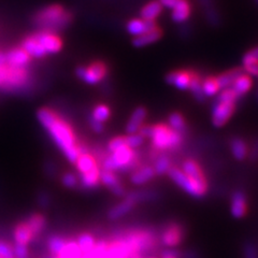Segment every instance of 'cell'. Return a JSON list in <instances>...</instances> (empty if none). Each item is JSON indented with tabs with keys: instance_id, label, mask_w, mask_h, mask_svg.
<instances>
[{
	"instance_id": "10",
	"label": "cell",
	"mask_w": 258,
	"mask_h": 258,
	"mask_svg": "<svg viewBox=\"0 0 258 258\" xmlns=\"http://www.w3.org/2000/svg\"><path fill=\"white\" fill-rule=\"evenodd\" d=\"M8 63L15 67H26L30 61V56L23 47H15L5 54Z\"/></svg>"
},
{
	"instance_id": "47",
	"label": "cell",
	"mask_w": 258,
	"mask_h": 258,
	"mask_svg": "<svg viewBox=\"0 0 258 258\" xmlns=\"http://www.w3.org/2000/svg\"><path fill=\"white\" fill-rule=\"evenodd\" d=\"M248 54L252 56V57H254L255 59H257L258 60V46L257 47H255V48H253L252 51H249L248 52Z\"/></svg>"
},
{
	"instance_id": "14",
	"label": "cell",
	"mask_w": 258,
	"mask_h": 258,
	"mask_svg": "<svg viewBox=\"0 0 258 258\" xmlns=\"http://www.w3.org/2000/svg\"><path fill=\"white\" fill-rule=\"evenodd\" d=\"M100 181L106 185L107 187H109L112 192L114 194V195L118 196V197H122L125 195V189L124 187L120 185L117 176L111 172V171H102L100 172Z\"/></svg>"
},
{
	"instance_id": "6",
	"label": "cell",
	"mask_w": 258,
	"mask_h": 258,
	"mask_svg": "<svg viewBox=\"0 0 258 258\" xmlns=\"http://www.w3.org/2000/svg\"><path fill=\"white\" fill-rule=\"evenodd\" d=\"M170 179L181 188H183L187 194L192 197H203L207 191V185L200 184L196 181H194L185 174L181 169L171 167L168 171Z\"/></svg>"
},
{
	"instance_id": "46",
	"label": "cell",
	"mask_w": 258,
	"mask_h": 258,
	"mask_svg": "<svg viewBox=\"0 0 258 258\" xmlns=\"http://www.w3.org/2000/svg\"><path fill=\"white\" fill-rule=\"evenodd\" d=\"M179 2H180V0H159V4L161 6L168 8V9H173V8L176 6V4Z\"/></svg>"
},
{
	"instance_id": "21",
	"label": "cell",
	"mask_w": 258,
	"mask_h": 258,
	"mask_svg": "<svg viewBox=\"0 0 258 258\" xmlns=\"http://www.w3.org/2000/svg\"><path fill=\"white\" fill-rule=\"evenodd\" d=\"M251 85H252L251 78H249L247 75L242 74L235 80V82L232 83L230 88L233 92H235L237 97H240L242 95L246 94L249 91Z\"/></svg>"
},
{
	"instance_id": "8",
	"label": "cell",
	"mask_w": 258,
	"mask_h": 258,
	"mask_svg": "<svg viewBox=\"0 0 258 258\" xmlns=\"http://www.w3.org/2000/svg\"><path fill=\"white\" fill-rule=\"evenodd\" d=\"M38 43L43 48L45 54H55L61 50V39L54 31L42 30L34 35Z\"/></svg>"
},
{
	"instance_id": "35",
	"label": "cell",
	"mask_w": 258,
	"mask_h": 258,
	"mask_svg": "<svg viewBox=\"0 0 258 258\" xmlns=\"http://www.w3.org/2000/svg\"><path fill=\"white\" fill-rule=\"evenodd\" d=\"M189 88L191 93L195 96V98L198 101H204L205 100V94L203 92V86H201V82L198 77H196L195 75L191 76L190 79V84H189Z\"/></svg>"
},
{
	"instance_id": "24",
	"label": "cell",
	"mask_w": 258,
	"mask_h": 258,
	"mask_svg": "<svg viewBox=\"0 0 258 258\" xmlns=\"http://www.w3.org/2000/svg\"><path fill=\"white\" fill-rule=\"evenodd\" d=\"M242 75V71L240 69H233L230 71L222 74L220 77L216 78V82L219 84L220 90H226V88L231 87L232 83L235 82V80Z\"/></svg>"
},
{
	"instance_id": "28",
	"label": "cell",
	"mask_w": 258,
	"mask_h": 258,
	"mask_svg": "<svg viewBox=\"0 0 258 258\" xmlns=\"http://www.w3.org/2000/svg\"><path fill=\"white\" fill-rule=\"evenodd\" d=\"M230 148H231L232 155L235 156L236 159L242 160V159H244L246 157V155H247V147H246L245 142L242 140V139H239V138L233 139L231 141Z\"/></svg>"
},
{
	"instance_id": "19",
	"label": "cell",
	"mask_w": 258,
	"mask_h": 258,
	"mask_svg": "<svg viewBox=\"0 0 258 258\" xmlns=\"http://www.w3.org/2000/svg\"><path fill=\"white\" fill-rule=\"evenodd\" d=\"M155 174L156 173L154 171V168L143 167L132 174L131 181L135 185H143L145 183H148L149 181H151L153 177L155 176Z\"/></svg>"
},
{
	"instance_id": "39",
	"label": "cell",
	"mask_w": 258,
	"mask_h": 258,
	"mask_svg": "<svg viewBox=\"0 0 258 258\" xmlns=\"http://www.w3.org/2000/svg\"><path fill=\"white\" fill-rule=\"evenodd\" d=\"M237 95L235 94V92H233L231 88H226V90H223L222 93L219 95V97H217V100L219 101H222V102H232L235 103V101L237 100Z\"/></svg>"
},
{
	"instance_id": "2",
	"label": "cell",
	"mask_w": 258,
	"mask_h": 258,
	"mask_svg": "<svg viewBox=\"0 0 258 258\" xmlns=\"http://www.w3.org/2000/svg\"><path fill=\"white\" fill-rule=\"evenodd\" d=\"M71 21V15L61 6L52 5L39 11L35 22L42 30L54 31L67 26Z\"/></svg>"
},
{
	"instance_id": "43",
	"label": "cell",
	"mask_w": 258,
	"mask_h": 258,
	"mask_svg": "<svg viewBox=\"0 0 258 258\" xmlns=\"http://www.w3.org/2000/svg\"><path fill=\"white\" fill-rule=\"evenodd\" d=\"M0 258H14L13 248L4 241H0Z\"/></svg>"
},
{
	"instance_id": "29",
	"label": "cell",
	"mask_w": 258,
	"mask_h": 258,
	"mask_svg": "<svg viewBox=\"0 0 258 258\" xmlns=\"http://www.w3.org/2000/svg\"><path fill=\"white\" fill-rule=\"evenodd\" d=\"M77 244L80 248V251L82 252V254L85 255L87 253H90L92 249L95 247L96 242H95V239H94L93 236L88 235V233H83V235H81L78 238Z\"/></svg>"
},
{
	"instance_id": "31",
	"label": "cell",
	"mask_w": 258,
	"mask_h": 258,
	"mask_svg": "<svg viewBox=\"0 0 258 258\" xmlns=\"http://www.w3.org/2000/svg\"><path fill=\"white\" fill-rule=\"evenodd\" d=\"M169 125H170V128L172 131L181 135L186 131V123H185V119L180 113L175 112L169 116Z\"/></svg>"
},
{
	"instance_id": "45",
	"label": "cell",
	"mask_w": 258,
	"mask_h": 258,
	"mask_svg": "<svg viewBox=\"0 0 258 258\" xmlns=\"http://www.w3.org/2000/svg\"><path fill=\"white\" fill-rule=\"evenodd\" d=\"M90 125L93 131L97 134H100L103 132V123L98 122V120H95L94 118H90Z\"/></svg>"
},
{
	"instance_id": "37",
	"label": "cell",
	"mask_w": 258,
	"mask_h": 258,
	"mask_svg": "<svg viewBox=\"0 0 258 258\" xmlns=\"http://www.w3.org/2000/svg\"><path fill=\"white\" fill-rule=\"evenodd\" d=\"M26 224L29 227L30 231L32 232V235L35 236V235H38V233L42 230L44 226V219L41 215H34L30 217Z\"/></svg>"
},
{
	"instance_id": "40",
	"label": "cell",
	"mask_w": 258,
	"mask_h": 258,
	"mask_svg": "<svg viewBox=\"0 0 258 258\" xmlns=\"http://www.w3.org/2000/svg\"><path fill=\"white\" fill-rule=\"evenodd\" d=\"M125 145H126L125 137H115V138H113L108 143V150H109L110 153H113V152H115L116 150L125 147Z\"/></svg>"
},
{
	"instance_id": "27",
	"label": "cell",
	"mask_w": 258,
	"mask_h": 258,
	"mask_svg": "<svg viewBox=\"0 0 258 258\" xmlns=\"http://www.w3.org/2000/svg\"><path fill=\"white\" fill-rule=\"evenodd\" d=\"M13 236H14L15 243L25 244V245H27L31 241L32 237H34V235H32V232L30 231L29 227L27 226V224L19 225L14 230Z\"/></svg>"
},
{
	"instance_id": "20",
	"label": "cell",
	"mask_w": 258,
	"mask_h": 258,
	"mask_svg": "<svg viewBox=\"0 0 258 258\" xmlns=\"http://www.w3.org/2000/svg\"><path fill=\"white\" fill-rule=\"evenodd\" d=\"M182 240L181 228L177 226H170L167 228L163 235V243L167 246H175Z\"/></svg>"
},
{
	"instance_id": "17",
	"label": "cell",
	"mask_w": 258,
	"mask_h": 258,
	"mask_svg": "<svg viewBox=\"0 0 258 258\" xmlns=\"http://www.w3.org/2000/svg\"><path fill=\"white\" fill-rule=\"evenodd\" d=\"M136 203L134 200H132L129 197H127L124 201H122V203L116 205L114 208H112L109 213H108V216L110 220H118L120 219V217L124 216L125 214H127L128 212H131L133 208L135 207Z\"/></svg>"
},
{
	"instance_id": "9",
	"label": "cell",
	"mask_w": 258,
	"mask_h": 258,
	"mask_svg": "<svg viewBox=\"0 0 258 258\" xmlns=\"http://www.w3.org/2000/svg\"><path fill=\"white\" fill-rule=\"evenodd\" d=\"M235 111V103L216 100L212 108V122L215 127H223Z\"/></svg>"
},
{
	"instance_id": "26",
	"label": "cell",
	"mask_w": 258,
	"mask_h": 258,
	"mask_svg": "<svg viewBox=\"0 0 258 258\" xmlns=\"http://www.w3.org/2000/svg\"><path fill=\"white\" fill-rule=\"evenodd\" d=\"M100 181V171L98 168L94 169V170L86 172V173H80V182L82 186L85 188H93L98 185Z\"/></svg>"
},
{
	"instance_id": "3",
	"label": "cell",
	"mask_w": 258,
	"mask_h": 258,
	"mask_svg": "<svg viewBox=\"0 0 258 258\" xmlns=\"http://www.w3.org/2000/svg\"><path fill=\"white\" fill-rule=\"evenodd\" d=\"M28 72L26 67H15L8 63L5 53H0V87L16 90L27 83Z\"/></svg>"
},
{
	"instance_id": "1",
	"label": "cell",
	"mask_w": 258,
	"mask_h": 258,
	"mask_svg": "<svg viewBox=\"0 0 258 258\" xmlns=\"http://www.w3.org/2000/svg\"><path fill=\"white\" fill-rule=\"evenodd\" d=\"M39 123L51 136L63 156L71 164H76L80 156V148L78 147L76 137L71 127L58 117L54 111L47 108H41L37 112Z\"/></svg>"
},
{
	"instance_id": "48",
	"label": "cell",
	"mask_w": 258,
	"mask_h": 258,
	"mask_svg": "<svg viewBox=\"0 0 258 258\" xmlns=\"http://www.w3.org/2000/svg\"><path fill=\"white\" fill-rule=\"evenodd\" d=\"M163 258H175L173 256H163Z\"/></svg>"
},
{
	"instance_id": "7",
	"label": "cell",
	"mask_w": 258,
	"mask_h": 258,
	"mask_svg": "<svg viewBox=\"0 0 258 258\" xmlns=\"http://www.w3.org/2000/svg\"><path fill=\"white\" fill-rule=\"evenodd\" d=\"M107 66L101 61H96L87 67H79L77 69L78 77L87 84H97L107 76Z\"/></svg>"
},
{
	"instance_id": "41",
	"label": "cell",
	"mask_w": 258,
	"mask_h": 258,
	"mask_svg": "<svg viewBox=\"0 0 258 258\" xmlns=\"http://www.w3.org/2000/svg\"><path fill=\"white\" fill-rule=\"evenodd\" d=\"M61 182L67 188H75L78 184V177L74 173L68 172L62 175Z\"/></svg>"
},
{
	"instance_id": "44",
	"label": "cell",
	"mask_w": 258,
	"mask_h": 258,
	"mask_svg": "<svg viewBox=\"0 0 258 258\" xmlns=\"http://www.w3.org/2000/svg\"><path fill=\"white\" fill-rule=\"evenodd\" d=\"M244 257L245 258H258V253L257 249L253 244H247L245 246V251H244Z\"/></svg>"
},
{
	"instance_id": "30",
	"label": "cell",
	"mask_w": 258,
	"mask_h": 258,
	"mask_svg": "<svg viewBox=\"0 0 258 258\" xmlns=\"http://www.w3.org/2000/svg\"><path fill=\"white\" fill-rule=\"evenodd\" d=\"M67 244V241L59 236H53L47 242V247L50 252L55 256H59L63 251L64 246Z\"/></svg>"
},
{
	"instance_id": "12",
	"label": "cell",
	"mask_w": 258,
	"mask_h": 258,
	"mask_svg": "<svg viewBox=\"0 0 258 258\" xmlns=\"http://www.w3.org/2000/svg\"><path fill=\"white\" fill-rule=\"evenodd\" d=\"M181 170L185 174H186L189 179L196 181L200 184L207 185V181H206V177L204 175V172H203V170H201V168L199 167V165L196 163V161H194L191 159L184 161Z\"/></svg>"
},
{
	"instance_id": "4",
	"label": "cell",
	"mask_w": 258,
	"mask_h": 258,
	"mask_svg": "<svg viewBox=\"0 0 258 258\" xmlns=\"http://www.w3.org/2000/svg\"><path fill=\"white\" fill-rule=\"evenodd\" d=\"M151 139L153 145H154L156 149H172L179 147L181 144L182 135L172 131L170 127L159 124L155 125L154 128H153Z\"/></svg>"
},
{
	"instance_id": "32",
	"label": "cell",
	"mask_w": 258,
	"mask_h": 258,
	"mask_svg": "<svg viewBox=\"0 0 258 258\" xmlns=\"http://www.w3.org/2000/svg\"><path fill=\"white\" fill-rule=\"evenodd\" d=\"M171 168L170 159L166 155H160L156 158L154 164V171L158 175H163L165 173H168L169 169Z\"/></svg>"
},
{
	"instance_id": "18",
	"label": "cell",
	"mask_w": 258,
	"mask_h": 258,
	"mask_svg": "<svg viewBox=\"0 0 258 258\" xmlns=\"http://www.w3.org/2000/svg\"><path fill=\"white\" fill-rule=\"evenodd\" d=\"M77 169L80 173H86L90 172L94 169L98 168L96 164V159L93 155L88 154L86 152H81V154L77 160Z\"/></svg>"
},
{
	"instance_id": "25",
	"label": "cell",
	"mask_w": 258,
	"mask_h": 258,
	"mask_svg": "<svg viewBox=\"0 0 258 258\" xmlns=\"http://www.w3.org/2000/svg\"><path fill=\"white\" fill-rule=\"evenodd\" d=\"M161 9H163V6L159 4V2H152L143 7V9L141 10V18L145 21L155 22L156 18H158L161 13Z\"/></svg>"
},
{
	"instance_id": "5",
	"label": "cell",
	"mask_w": 258,
	"mask_h": 258,
	"mask_svg": "<svg viewBox=\"0 0 258 258\" xmlns=\"http://www.w3.org/2000/svg\"><path fill=\"white\" fill-rule=\"evenodd\" d=\"M135 159V153L127 145L111 153V155L104 158L102 163V168L104 171L114 172L119 169L126 170L132 166Z\"/></svg>"
},
{
	"instance_id": "13",
	"label": "cell",
	"mask_w": 258,
	"mask_h": 258,
	"mask_svg": "<svg viewBox=\"0 0 258 258\" xmlns=\"http://www.w3.org/2000/svg\"><path fill=\"white\" fill-rule=\"evenodd\" d=\"M191 76V74L186 71H174L171 72V74H169L166 80L169 84L175 86L176 88H179V90L184 91L189 88Z\"/></svg>"
},
{
	"instance_id": "22",
	"label": "cell",
	"mask_w": 258,
	"mask_h": 258,
	"mask_svg": "<svg viewBox=\"0 0 258 258\" xmlns=\"http://www.w3.org/2000/svg\"><path fill=\"white\" fill-rule=\"evenodd\" d=\"M160 37H161L160 30L155 28V29H153L151 31L145 32V34H142L138 37H136L135 40H134V44L136 46H138V47L147 46L149 44H152V43L158 41Z\"/></svg>"
},
{
	"instance_id": "23",
	"label": "cell",
	"mask_w": 258,
	"mask_h": 258,
	"mask_svg": "<svg viewBox=\"0 0 258 258\" xmlns=\"http://www.w3.org/2000/svg\"><path fill=\"white\" fill-rule=\"evenodd\" d=\"M190 13V7L186 0H180L172 9V19L174 22L182 23L188 19Z\"/></svg>"
},
{
	"instance_id": "16",
	"label": "cell",
	"mask_w": 258,
	"mask_h": 258,
	"mask_svg": "<svg viewBox=\"0 0 258 258\" xmlns=\"http://www.w3.org/2000/svg\"><path fill=\"white\" fill-rule=\"evenodd\" d=\"M231 213L236 219H241L246 213V197L242 191L233 192L231 198Z\"/></svg>"
},
{
	"instance_id": "15",
	"label": "cell",
	"mask_w": 258,
	"mask_h": 258,
	"mask_svg": "<svg viewBox=\"0 0 258 258\" xmlns=\"http://www.w3.org/2000/svg\"><path fill=\"white\" fill-rule=\"evenodd\" d=\"M156 28L154 21H145V20H132L127 24V30L135 37H138L145 32L151 31Z\"/></svg>"
},
{
	"instance_id": "33",
	"label": "cell",
	"mask_w": 258,
	"mask_h": 258,
	"mask_svg": "<svg viewBox=\"0 0 258 258\" xmlns=\"http://www.w3.org/2000/svg\"><path fill=\"white\" fill-rule=\"evenodd\" d=\"M110 114L111 112L109 107H107L106 104H98V106L95 107L91 117L94 118L95 120H98L100 123H104L106 120L109 119Z\"/></svg>"
},
{
	"instance_id": "36",
	"label": "cell",
	"mask_w": 258,
	"mask_h": 258,
	"mask_svg": "<svg viewBox=\"0 0 258 258\" xmlns=\"http://www.w3.org/2000/svg\"><path fill=\"white\" fill-rule=\"evenodd\" d=\"M243 68L246 74L251 76H258V60L252 57L248 53L243 57Z\"/></svg>"
},
{
	"instance_id": "38",
	"label": "cell",
	"mask_w": 258,
	"mask_h": 258,
	"mask_svg": "<svg viewBox=\"0 0 258 258\" xmlns=\"http://www.w3.org/2000/svg\"><path fill=\"white\" fill-rule=\"evenodd\" d=\"M126 140V145L129 149H137L141 147L144 142V137L140 134H133V135H128L125 137Z\"/></svg>"
},
{
	"instance_id": "11",
	"label": "cell",
	"mask_w": 258,
	"mask_h": 258,
	"mask_svg": "<svg viewBox=\"0 0 258 258\" xmlns=\"http://www.w3.org/2000/svg\"><path fill=\"white\" fill-rule=\"evenodd\" d=\"M148 112L143 107L137 108L129 118L128 123L126 125V132L128 135H133V134H138L141 127L143 126L144 119L147 118Z\"/></svg>"
},
{
	"instance_id": "34",
	"label": "cell",
	"mask_w": 258,
	"mask_h": 258,
	"mask_svg": "<svg viewBox=\"0 0 258 258\" xmlns=\"http://www.w3.org/2000/svg\"><path fill=\"white\" fill-rule=\"evenodd\" d=\"M201 86H203V92L205 96H214L220 91L219 84L216 82V79L214 78H208L206 79L203 83H201Z\"/></svg>"
},
{
	"instance_id": "42",
	"label": "cell",
	"mask_w": 258,
	"mask_h": 258,
	"mask_svg": "<svg viewBox=\"0 0 258 258\" xmlns=\"http://www.w3.org/2000/svg\"><path fill=\"white\" fill-rule=\"evenodd\" d=\"M14 258H28V248L25 244L15 243L13 247Z\"/></svg>"
}]
</instances>
